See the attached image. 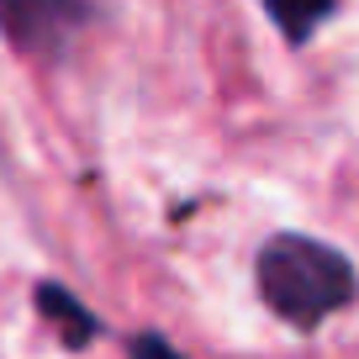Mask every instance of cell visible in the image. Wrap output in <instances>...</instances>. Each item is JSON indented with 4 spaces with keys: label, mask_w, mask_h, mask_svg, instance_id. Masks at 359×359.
<instances>
[{
    "label": "cell",
    "mask_w": 359,
    "mask_h": 359,
    "mask_svg": "<svg viewBox=\"0 0 359 359\" xmlns=\"http://www.w3.org/2000/svg\"><path fill=\"white\" fill-rule=\"evenodd\" d=\"M259 302L296 333H317L327 317L354 306L359 269L344 248L323 243L312 233H269L254 254Z\"/></svg>",
    "instance_id": "obj_1"
},
{
    "label": "cell",
    "mask_w": 359,
    "mask_h": 359,
    "mask_svg": "<svg viewBox=\"0 0 359 359\" xmlns=\"http://www.w3.org/2000/svg\"><path fill=\"white\" fill-rule=\"evenodd\" d=\"M90 22H95L90 0H0V37L37 64L64 58Z\"/></svg>",
    "instance_id": "obj_2"
},
{
    "label": "cell",
    "mask_w": 359,
    "mask_h": 359,
    "mask_svg": "<svg viewBox=\"0 0 359 359\" xmlns=\"http://www.w3.org/2000/svg\"><path fill=\"white\" fill-rule=\"evenodd\" d=\"M32 306H37V317H48V323L58 327V338H64L69 348H90L101 338V317L58 280H37L32 285Z\"/></svg>",
    "instance_id": "obj_3"
},
{
    "label": "cell",
    "mask_w": 359,
    "mask_h": 359,
    "mask_svg": "<svg viewBox=\"0 0 359 359\" xmlns=\"http://www.w3.org/2000/svg\"><path fill=\"white\" fill-rule=\"evenodd\" d=\"M259 6H264V16L275 22V32L291 48H306L312 32L338 11V0H259Z\"/></svg>",
    "instance_id": "obj_4"
},
{
    "label": "cell",
    "mask_w": 359,
    "mask_h": 359,
    "mask_svg": "<svg viewBox=\"0 0 359 359\" xmlns=\"http://www.w3.org/2000/svg\"><path fill=\"white\" fill-rule=\"evenodd\" d=\"M127 359H185L164 333H133L127 338Z\"/></svg>",
    "instance_id": "obj_5"
}]
</instances>
